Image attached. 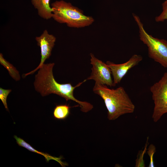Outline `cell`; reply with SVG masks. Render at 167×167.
<instances>
[{"label":"cell","instance_id":"obj_12","mask_svg":"<svg viewBox=\"0 0 167 167\" xmlns=\"http://www.w3.org/2000/svg\"><path fill=\"white\" fill-rule=\"evenodd\" d=\"M0 63L7 70L10 76L15 80L18 81L20 79L19 72L12 64L4 58L3 54L1 53L0 54Z\"/></svg>","mask_w":167,"mask_h":167},{"label":"cell","instance_id":"obj_4","mask_svg":"<svg viewBox=\"0 0 167 167\" xmlns=\"http://www.w3.org/2000/svg\"><path fill=\"white\" fill-rule=\"evenodd\" d=\"M139 28L140 40L146 45L149 57L162 66L167 68V41L153 37L146 31L139 17L132 14Z\"/></svg>","mask_w":167,"mask_h":167},{"label":"cell","instance_id":"obj_5","mask_svg":"<svg viewBox=\"0 0 167 167\" xmlns=\"http://www.w3.org/2000/svg\"><path fill=\"white\" fill-rule=\"evenodd\" d=\"M150 89L154 104L152 118L154 122H156L167 113V72Z\"/></svg>","mask_w":167,"mask_h":167},{"label":"cell","instance_id":"obj_8","mask_svg":"<svg viewBox=\"0 0 167 167\" xmlns=\"http://www.w3.org/2000/svg\"><path fill=\"white\" fill-rule=\"evenodd\" d=\"M142 60L143 57L141 55L135 54L123 63L116 64L109 61H107L106 63L110 69L113 78L114 86L120 83L130 69L137 65Z\"/></svg>","mask_w":167,"mask_h":167},{"label":"cell","instance_id":"obj_7","mask_svg":"<svg viewBox=\"0 0 167 167\" xmlns=\"http://www.w3.org/2000/svg\"><path fill=\"white\" fill-rule=\"evenodd\" d=\"M56 39L54 35L49 34L46 29L43 31L40 36L36 37L35 40L37 42V45L40 48L41 61L38 66L35 69L24 74V77L33 74L42 66L45 61L49 58L55 45Z\"/></svg>","mask_w":167,"mask_h":167},{"label":"cell","instance_id":"obj_11","mask_svg":"<svg viewBox=\"0 0 167 167\" xmlns=\"http://www.w3.org/2000/svg\"><path fill=\"white\" fill-rule=\"evenodd\" d=\"M71 108V107L66 104L56 105L53 112L54 118L59 120L66 119L70 114Z\"/></svg>","mask_w":167,"mask_h":167},{"label":"cell","instance_id":"obj_14","mask_svg":"<svg viewBox=\"0 0 167 167\" xmlns=\"http://www.w3.org/2000/svg\"><path fill=\"white\" fill-rule=\"evenodd\" d=\"M162 11L155 18L156 22H163L167 19V0L165 1L162 4Z\"/></svg>","mask_w":167,"mask_h":167},{"label":"cell","instance_id":"obj_10","mask_svg":"<svg viewBox=\"0 0 167 167\" xmlns=\"http://www.w3.org/2000/svg\"><path fill=\"white\" fill-rule=\"evenodd\" d=\"M14 138L19 146L24 147L31 152L42 155L45 157L47 162H48L50 160H53L58 162L62 167H65L68 165L66 163L62 161V156L59 157L53 156L47 153L40 152L33 148L23 139L18 137L16 135H14Z\"/></svg>","mask_w":167,"mask_h":167},{"label":"cell","instance_id":"obj_15","mask_svg":"<svg viewBox=\"0 0 167 167\" xmlns=\"http://www.w3.org/2000/svg\"><path fill=\"white\" fill-rule=\"evenodd\" d=\"M147 152L150 158V162L148 165V167H154L155 166L153 157L155 153L156 152V148L155 146L152 144H150L148 148H147Z\"/></svg>","mask_w":167,"mask_h":167},{"label":"cell","instance_id":"obj_3","mask_svg":"<svg viewBox=\"0 0 167 167\" xmlns=\"http://www.w3.org/2000/svg\"><path fill=\"white\" fill-rule=\"evenodd\" d=\"M52 17L60 24L69 27L81 28L91 25L94 21L91 16L84 15L81 10L63 0L56 1L51 4Z\"/></svg>","mask_w":167,"mask_h":167},{"label":"cell","instance_id":"obj_13","mask_svg":"<svg viewBox=\"0 0 167 167\" xmlns=\"http://www.w3.org/2000/svg\"><path fill=\"white\" fill-rule=\"evenodd\" d=\"M148 137L143 149L139 152L137 158L135 161V167H145L143 157L147 149V148L148 144Z\"/></svg>","mask_w":167,"mask_h":167},{"label":"cell","instance_id":"obj_2","mask_svg":"<svg viewBox=\"0 0 167 167\" xmlns=\"http://www.w3.org/2000/svg\"><path fill=\"white\" fill-rule=\"evenodd\" d=\"M107 86L95 84L93 91L103 100L109 120H114L122 115L134 112L135 105L123 87L113 89Z\"/></svg>","mask_w":167,"mask_h":167},{"label":"cell","instance_id":"obj_16","mask_svg":"<svg viewBox=\"0 0 167 167\" xmlns=\"http://www.w3.org/2000/svg\"><path fill=\"white\" fill-rule=\"evenodd\" d=\"M11 91V89H5L0 88V99L2 102L5 108L7 111H9L6 102L7 97Z\"/></svg>","mask_w":167,"mask_h":167},{"label":"cell","instance_id":"obj_6","mask_svg":"<svg viewBox=\"0 0 167 167\" xmlns=\"http://www.w3.org/2000/svg\"><path fill=\"white\" fill-rule=\"evenodd\" d=\"M90 63L92 65V72L86 79L87 80H93L96 84L114 87L111 71L107 64L95 57L93 54L90 53Z\"/></svg>","mask_w":167,"mask_h":167},{"label":"cell","instance_id":"obj_1","mask_svg":"<svg viewBox=\"0 0 167 167\" xmlns=\"http://www.w3.org/2000/svg\"><path fill=\"white\" fill-rule=\"evenodd\" d=\"M54 65V63H44L38 69L35 75L33 83L36 91L42 96L54 94L64 98L66 101L69 100L74 101L79 104L81 110L83 112L90 111L93 107L92 105L86 101H80L74 95V90L86 81V79L75 86L71 83H59L55 80L53 75V69Z\"/></svg>","mask_w":167,"mask_h":167},{"label":"cell","instance_id":"obj_9","mask_svg":"<svg viewBox=\"0 0 167 167\" xmlns=\"http://www.w3.org/2000/svg\"><path fill=\"white\" fill-rule=\"evenodd\" d=\"M50 0H31L32 5L37 9L38 15L46 20L52 17V9L50 5Z\"/></svg>","mask_w":167,"mask_h":167}]
</instances>
